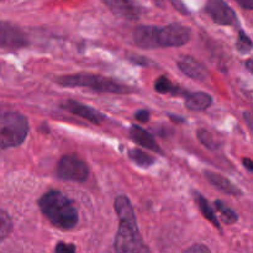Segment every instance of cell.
Instances as JSON below:
<instances>
[{
    "label": "cell",
    "instance_id": "6da1fadb",
    "mask_svg": "<svg viewBox=\"0 0 253 253\" xmlns=\"http://www.w3.org/2000/svg\"><path fill=\"white\" fill-rule=\"evenodd\" d=\"M114 207L119 216V230L115 237L116 253H151L143 244L132 205L127 197L120 195L116 198Z\"/></svg>",
    "mask_w": 253,
    "mask_h": 253
},
{
    "label": "cell",
    "instance_id": "7a4b0ae2",
    "mask_svg": "<svg viewBox=\"0 0 253 253\" xmlns=\"http://www.w3.org/2000/svg\"><path fill=\"white\" fill-rule=\"evenodd\" d=\"M39 207L42 214L58 229L71 230L78 224V211L63 193L49 190L39 200Z\"/></svg>",
    "mask_w": 253,
    "mask_h": 253
},
{
    "label": "cell",
    "instance_id": "3957f363",
    "mask_svg": "<svg viewBox=\"0 0 253 253\" xmlns=\"http://www.w3.org/2000/svg\"><path fill=\"white\" fill-rule=\"evenodd\" d=\"M57 83L63 86L71 88H89L98 93L111 94H128L132 93V89L125 84L116 82L111 78L91 73H76L68 76L57 77Z\"/></svg>",
    "mask_w": 253,
    "mask_h": 253
},
{
    "label": "cell",
    "instance_id": "277c9868",
    "mask_svg": "<svg viewBox=\"0 0 253 253\" xmlns=\"http://www.w3.org/2000/svg\"><path fill=\"white\" fill-rule=\"evenodd\" d=\"M29 132L27 119L19 111L0 104V147L21 145Z\"/></svg>",
    "mask_w": 253,
    "mask_h": 253
},
{
    "label": "cell",
    "instance_id": "5b68a950",
    "mask_svg": "<svg viewBox=\"0 0 253 253\" xmlns=\"http://www.w3.org/2000/svg\"><path fill=\"white\" fill-rule=\"evenodd\" d=\"M57 177L63 180L84 182L88 178V165L76 155H66L58 161L56 168Z\"/></svg>",
    "mask_w": 253,
    "mask_h": 253
},
{
    "label": "cell",
    "instance_id": "8992f818",
    "mask_svg": "<svg viewBox=\"0 0 253 253\" xmlns=\"http://www.w3.org/2000/svg\"><path fill=\"white\" fill-rule=\"evenodd\" d=\"M190 30L180 24H170L158 27V47H179L189 42Z\"/></svg>",
    "mask_w": 253,
    "mask_h": 253
},
{
    "label": "cell",
    "instance_id": "52a82bcc",
    "mask_svg": "<svg viewBox=\"0 0 253 253\" xmlns=\"http://www.w3.org/2000/svg\"><path fill=\"white\" fill-rule=\"evenodd\" d=\"M26 44V36L19 27L0 21V48H20Z\"/></svg>",
    "mask_w": 253,
    "mask_h": 253
},
{
    "label": "cell",
    "instance_id": "ba28073f",
    "mask_svg": "<svg viewBox=\"0 0 253 253\" xmlns=\"http://www.w3.org/2000/svg\"><path fill=\"white\" fill-rule=\"evenodd\" d=\"M207 11L219 25H232L236 21L234 10L224 0H208Z\"/></svg>",
    "mask_w": 253,
    "mask_h": 253
},
{
    "label": "cell",
    "instance_id": "9c48e42d",
    "mask_svg": "<svg viewBox=\"0 0 253 253\" xmlns=\"http://www.w3.org/2000/svg\"><path fill=\"white\" fill-rule=\"evenodd\" d=\"M62 108L64 110L69 111V113L74 114V115H78L81 118L85 119L89 123L94 124V125H100L104 120H105V116L101 113H99L98 110L93 109L91 106L85 105V104H82L79 101L76 100H67L62 104Z\"/></svg>",
    "mask_w": 253,
    "mask_h": 253
},
{
    "label": "cell",
    "instance_id": "30bf717a",
    "mask_svg": "<svg viewBox=\"0 0 253 253\" xmlns=\"http://www.w3.org/2000/svg\"><path fill=\"white\" fill-rule=\"evenodd\" d=\"M178 67L183 73L197 82L207 81L208 76H209L207 68L192 56H183L178 61Z\"/></svg>",
    "mask_w": 253,
    "mask_h": 253
},
{
    "label": "cell",
    "instance_id": "8fae6325",
    "mask_svg": "<svg viewBox=\"0 0 253 253\" xmlns=\"http://www.w3.org/2000/svg\"><path fill=\"white\" fill-rule=\"evenodd\" d=\"M103 1L119 17L136 20L140 16V10L131 0H103Z\"/></svg>",
    "mask_w": 253,
    "mask_h": 253
},
{
    "label": "cell",
    "instance_id": "7c38bea8",
    "mask_svg": "<svg viewBox=\"0 0 253 253\" xmlns=\"http://www.w3.org/2000/svg\"><path fill=\"white\" fill-rule=\"evenodd\" d=\"M157 34L158 27L157 26H138L137 29L133 31V41L137 46L142 47V48H157Z\"/></svg>",
    "mask_w": 253,
    "mask_h": 253
},
{
    "label": "cell",
    "instance_id": "4fadbf2b",
    "mask_svg": "<svg viewBox=\"0 0 253 253\" xmlns=\"http://www.w3.org/2000/svg\"><path fill=\"white\" fill-rule=\"evenodd\" d=\"M204 174L205 177H207V179L209 180L215 188L221 190V192L230 195H234V197L242 194L241 190H240L231 180H229L226 177H224V175L219 174V173L216 172H211V170H205Z\"/></svg>",
    "mask_w": 253,
    "mask_h": 253
},
{
    "label": "cell",
    "instance_id": "5bb4252c",
    "mask_svg": "<svg viewBox=\"0 0 253 253\" xmlns=\"http://www.w3.org/2000/svg\"><path fill=\"white\" fill-rule=\"evenodd\" d=\"M130 135L132 137V140L135 141L137 145L142 146V147L148 148V150L153 151V152L157 153H163L162 150L160 148L158 143L156 142V140L153 138V136L150 132H147L146 130H143L142 127L137 125H132L130 128Z\"/></svg>",
    "mask_w": 253,
    "mask_h": 253
},
{
    "label": "cell",
    "instance_id": "9a60e30c",
    "mask_svg": "<svg viewBox=\"0 0 253 253\" xmlns=\"http://www.w3.org/2000/svg\"><path fill=\"white\" fill-rule=\"evenodd\" d=\"M212 99L208 93L198 91L189 94L185 99V106L192 111H204L211 105Z\"/></svg>",
    "mask_w": 253,
    "mask_h": 253
},
{
    "label": "cell",
    "instance_id": "2e32d148",
    "mask_svg": "<svg viewBox=\"0 0 253 253\" xmlns=\"http://www.w3.org/2000/svg\"><path fill=\"white\" fill-rule=\"evenodd\" d=\"M194 195H195V202H197L198 205H199L200 211H202V214L204 215L205 219L209 220V221L211 222L216 229H220L219 220H217L216 215H215L214 210L211 209V207H210V204L208 203V200L205 199L202 194H199V193H195Z\"/></svg>",
    "mask_w": 253,
    "mask_h": 253
},
{
    "label": "cell",
    "instance_id": "e0dca14e",
    "mask_svg": "<svg viewBox=\"0 0 253 253\" xmlns=\"http://www.w3.org/2000/svg\"><path fill=\"white\" fill-rule=\"evenodd\" d=\"M155 90L160 94H173V95L183 93L179 86L174 85L167 77L163 76L155 82Z\"/></svg>",
    "mask_w": 253,
    "mask_h": 253
},
{
    "label": "cell",
    "instance_id": "ac0fdd59",
    "mask_svg": "<svg viewBox=\"0 0 253 253\" xmlns=\"http://www.w3.org/2000/svg\"><path fill=\"white\" fill-rule=\"evenodd\" d=\"M128 156L131 160L136 163L137 166L143 168H147L155 163V158L150 156L148 153L143 152V151L138 150V148H133V150L128 151Z\"/></svg>",
    "mask_w": 253,
    "mask_h": 253
},
{
    "label": "cell",
    "instance_id": "d6986e66",
    "mask_svg": "<svg viewBox=\"0 0 253 253\" xmlns=\"http://www.w3.org/2000/svg\"><path fill=\"white\" fill-rule=\"evenodd\" d=\"M215 208H216V210L219 211L220 217H221V220L225 224L232 225L239 220V216H237L236 212H235L234 210L230 209V208L227 207L225 203H222L221 200H216V202H215Z\"/></svg>",
    "mask_w": 253,
    "mask_h": 253
},
{
    "label": "cell",
    "instance_id": "ffe728a7",
    "mask_svg": "<svg viewBox=\"0 0 253 253\" xmlns=\"http://www.w3.org/2000/svg\"><path fill=\"white\" fill-rule=\"evenodd\" d=\"M198 138L200 142L209 150H217L220 147V142L216 140L212 133H210L207 130H199L198 131Z\"/></svg>",
    "mask_w": 253,
    "mask_h": 253
},
{
    "label": "cell",
    "instance_id": "44dd1931",
    "mask_svg": "<svg viewBox=\"0 0 253 253\" xmlns=\"http://www.w3.org/2000/svg\"><path fill=\"white\" fill-rule=\"evenodd\" d=\"M12 230V221L9 215L0 210V242L6 239Z\"/></svg>",
    "mask_w": 253,
    "mask_h": 253
},
{
    "label": "cell",
    "instance_id": "7402d4cb",
    "mask_svg": "<svg viewBox=\"0 0 253 253\" xmlns=\"http://www.w3.org/2000/svg\"><path fill=\"white\" fill-rule=\"evenodd\" d=\"M236 46L241 53H247V52H250L253 48V42L244 31H240Z\"/></svg>",
    "mask_w": 253,
    "mask_h": 253
},
{
    "label": "cell",
    "instance_id": "603a6c76",
    "mask_svg": "<svg viewBox=\"0 0 253 253\" xmlns=\"http://www.w3.org/2000/svg\"><path fill=\"white\" fill-rule=\"evenodd\" d=\"M56 253H76V246L72 244H64V242H58L56 245Z\"/></svg>",
    "mask_w": 253,
    "mask_h": 253
},
{
    "label": "cell",
    "instance_id": "cb8c5ba5",
    "mask_svg": "<svg viewBox=\"0 0 253 253\" xmlns=\"http://www.w3.org/2000/svg\"><path fill=\"white\" fill-rule=\"evenodd\" d=\"M184 253H211V252H210V250L208 249L207 246H204V245L197 244V245H193V246L190 247V249H188Z\"/></svg>",
    "mask_w": 253,
    "mask_h": 253
},
{
    "label": "cell",
    "instance_id": "d4e9b609",
    "mask_svg": "<svg viewBox=\"0 0 253 253\" xmlns=\"http://www.w3.org/2000/svg\"><path fill=\"white\" fill-rule=\"evenodd\" d=\"M136 119L141 123H147L148 119H150V113L147 110H140L136 113Z\"/></svg>",
    "mask_w": 253,
    "mask_h": 253
},
{
    "label": "cell",
    "instance_id": "484cf974",
    "mask_svg": "<svg viewBox=\"0 0 253 253\" xmlns=\"http://www.w3.org/2000/svg\"><path fill=\"white\" fill-rule=\"evenodd\" d=\"M239 2L240 6H242L244 9L247 10H253V0H236Z\"/></svg>",
    "mask_w": 253,
    "mask_h": 253
},
{
    "label": "cell",
    "instance_id": "4316f807",
    "mask_svg": "<svg viewBox=\"0 0 253 253\" xmlns=\"http://www.w3.org/2000/svg\"><path fill=\"white\" fill-rule=\"evenodd\" d=\"M244 116H245V121H246L247 125L250 126V128H251L252 132H253V114L245 113Z\"/></svg>",
    "mask_w": 253,
    "mask_h": 253
},
{
    "label": "cell",
    "instance_id": "83f0119b",
    "mask_svg": "<svg viewBox=\"0 0 253 253\" xmlns=\"http://www.w3.org/2000/svg\"><path fill=\"white\" fill-rule=\"evenodd\" d=\"M242 163H244V166L246 167V169H249L250 172L253 173V161L250 160V158H244L242 160Z\"/></svg>",
    "mask_w": 253,
    "mask_h": 253
},
{
    "label": "cell",
    "instance_id": "f1b7e54d",
    "mask_svg": "<svg viewBox=\"0 0 253 253\" xmlns=\"http://www.w3.org/2000/svg\"><path fill=\"white\" fill-rule=\"evenodd\" d=\"M246 67L251 73H253V58H250L249 61L246 62Z\"/></svg>",
    "mask_w": 253,
    "mask_h": 253
},
{
    "label": "cell",
    "instance_id": "f546056e",
    "mask_svg": "<svg viewBox=\"0 0 253 253\" xmlns=\"http://www.w3.org/2000/svg\"><path fill=\"white\" fill-rule=\"evenodd\" d=\"M170 119H172L173 121H175V123H183V121H184V119H179V116L174 115H170Z\"/></svg>",
    "mask_w": 253,
    "mask_h": 253
}]
</instances>
